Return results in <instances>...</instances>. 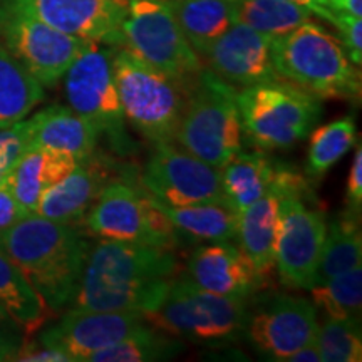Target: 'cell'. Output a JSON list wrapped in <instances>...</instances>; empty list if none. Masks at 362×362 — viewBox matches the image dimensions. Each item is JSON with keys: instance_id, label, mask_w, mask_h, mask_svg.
<instances>
[{"instance_id": "1", "label": "cell", "mask_w": 362, "mask_h": 362, "mask_svg": "<svg viewBox=\"0 0 362 362\" xmlns=\"http://www.w3.org/2000/svg\"><path fill=\"white\" fill-rule=\"evenodd\" d=\"M0 252L24 274L52 314L72 305L89 252L83 226L27 215L0 232Z\"/></svg>"}, {"instance_id": "2", "label": "cell", "mask_w": 362, "mask_h": 362, "mask_svg": "<svg viewBox=\"0 0 362 362\" xmlns=\"http://www.w3.org/2000/svg\"><path fill=\"white\" fill-rule=\"evenodd\" d=\"M272 61L279 78L298 86L320 101L361 99V71L341 40L312 21L272 39Z\"/></svg>"}, {"instance_id": "3", "label": "cell", "mask_w": 362, "mask_h": 362, "mask_svg": "<svg viewBox=\"0 0 362 362\" xmlns=\"http://www.w3.org/2000/svg\"><path fill=\"white\" fill-rule=\"evenodd\" d=\"M115 76L126 121L153 144L175 143L193 84L116 49Z\"/></svg>"}, {"instance_id": "4", "label": "cell", "mask_w": 362, "mask_h": 362, "mask_svg": "<svg viewBox=\"0 0 362 362\" xmlns=\"http://www.w3.org/2000/svg\"><path fill=\"white\" fill-rule=\"evenodd\" d=\"M248 302V298L208 292L188 275H176L161 305L144 317L151 327L170 336L206 346H225L245 336Z\"/></svg>"}, {"instance_id": "5", "label": "cell", "mask_w": 362, "mask_h": 362, "mask_svg": "<svg viewBox=\"0 0 362 362\" xmlns=\"http://www.w3.org/2000/svg\"><path fill=\"white\" fill-rule=\"evenodd\" d=\"M242 133L262 151L287 149L305 139L322 117V101L285 79L237 90Z\"/></svg>"}, {"instance_id": "6", "label": "cell", "mask_w": 362, "mask_h": 362, "mask_svg": "<svg viewBox=\"0 0 362 362\" xmlns=\"http://www.w3.org/2000/svg\"><path fill=\"white\" fill-rule=\"evenodd\" d=\"M242 141L237 89L203 67L189 93L175 143L221 170L242 151Z\"/></svg>"}, {"instance_id": "7", "label": "cell", "mask_w": 362, "mask_h": 362, "mask_svg": "<svg viewBox=\"0 0 362 362\" xmlns=\"http://www.w3.org/2000/svg\"><path fill=\"white\" fill-rule=\"evenodd\" d=\"M116 49L89 42L67 67L62 79L71 110L89 121L116 155L129 156L134 151V143L126 131V117L116 86Z\"/></svg>"}, {"instance_id": "8", "label": "cell", "mask_w": 362, "mask_h": 362, "mask_svg": "<svg viewBox=\"0 0 362 362\" xmlns=\"http://www.w3.org/2000/svg\"><path fill=\"white\" fill-rule=\"evenodd\" d=\"M81 226L104 240L175 250L178 232L158 208L155 198L133 180H115L90 206Z\"/></svg>"}, {"instance_id": "9", "label": "cell", "mask_w": 362, "mask_h": 362, "mask_svg": "<svg viewBox=\"0 0 362 362\" xmlns=\"http://www.w3.org/2000/svg\"><path fill=\"white\" fill-rule=\"evenodd\" d=\"M121 49L188 84H193L205 67L165 0H128Z\"/></svg>"}, {"instance_id": "10", "label": "cell", "mask_w": 362, "mask_h": 362, "mask_svg": "<svg viewBox=\"0 0 362 362\" xmlns=\"http://www.w3.org/2000/svg\"><path fill=\"white\" fill-rule=\"evenodd\" d=\"M89 40L72 37L33 13L0 0V45L44 88H54Z\"/></svg>"}, {"instance_id": "11", "label": "cell", "mask_w": 362, "mask_h": 362, "mask_svg": "<svg viewBox=\"0 0 362 362\" xmlns=\"http://www.w3.org/2000/svg\"><path fill=\"white\" fill-rule=\"evenodd\" d=\"M309 181L288 192L280 202V228L275 269L287 288H309L327 233L322 208H312Z\"/></svg>"}, {"instance_id": "12", "label": "cell", "mask_w": 362, "mask_h": 362, "mask_svg": "<svg viewBox=\"0 0 362 362\" xmlns=\"http://www.w3.org/2000/svg\"><path fill=\"white\" fill-rule=\"evenodd\" d=\"M139 185L168 206H187L223 197L221 171L175 143L155 144V151L139 175Z\"/></svg>"}, {"instance_id": "13", "label": "cell", "mask_w": 362, "mask_h": 362, "mask_svg": "<svg viewBox=\"0 0 362 362\" xmlns=\"http://www.w3.org/2000/svg\"><path fill=\"white\" fill-rule=\"evenodd\" d=\"M317 329L314 302L280 293L253 309L250 307L245 336L267 359L288 362L291 356L315 337Z\"/></svg>"}, {"instance_id": "14", "label": "cell", "mask_w": 362, "mask_h": 362, "mask_svg": "<svg viewBox=\"0 0 362 362\" xmlns=\"http://www.w3.org/2000/svg\"><path fill=\"white\" fill-rule=\"evenodd\" d=\"M151 327L146 317L138 312L86 310L71 307L56 324L47 325L37 341L64 352L69 361L88 362L94 352L112 346Z\"/></svg>"}, {"instance_id": "15", "label": "cell", "mask_w": 362, "mask_h": 362, "mask_svg": "<svg viewBox=\"0 0 362 362\" xmlns=\"http://www.w3.org/2000/svg\"><path fill=\"white\" fill-rule=\"evenodd\" d=\"M296 168L280 165L270 188L255 203L240 214L237 238L240 250L252 262L257 275L267 287L274 284L275 253L280 228V202L288 192L305 183Z\"/></svg>"}, {"instance_id": "16", "label": "cell", "mask_w": 362, "mask_h": 362, "mask_svg": "<svg viewBox=\"0 0 362 362\" xmlns=\"http://www.w3.org/2000/svg\"><path fill=\"white\" fill-rule=\"evenodd\" d=\"M178 259L171 248L139 245L101 238L88 257L79 285H115L178 275Z\"/></svg>"}, {"instance_id": "17", "label": "cell", "mask_w": 362, "mask_h": 362, "mask_svg": "<svg viewBox=\"0 0 362 362\" xmlns=\"http://www.w3.org/2000/svg\"><path fill=\"white\" fill-rule=\"evenodd\" d=\"M72 37L121 47L128 0H7Z\"/></svg>"}, {"instance_id": "18", "label": "cell", "mask_w": 362, "mask_h": 362, "mask_svg": "<svg viewBox=\"0 0 362 362\" xmlns=\"http://www.w3.org/2000/svg\"><path fill=\"white\" fill-rule=\"evenodd\" d=\"M208 69L233 88L282 79L272 61V37L233 22L202 56Z\"/></svg>"}, {"instance_id": "19", "label": "cell", "mask_w": 362, "mask_h": 362, "mask_svg": "<svg viewBox=\"0 0 362 362\" xmlns=\"http://www.w3.org/2000/svg\"><path fill=\"white\" fill-rule=\"evenodd\" d=\"M117 171L121 168H116V161L94 153L44 193L35 215L59 223L81 225L104 188L119 180Z\"/></svg>"}, {"instance_id": "20", "label": "cell", "mask_w": 362, "mask_h": 362, "mask_svg": "<svg viewBox=\"0 0 362 362\" xmlns=\"http://www.w3.org/2000/svg\"><path fill=\"white\" fill-rule=\"evenodd\" d=\"M187 269L188 277L198 287L218 296L250 300L255 293L267 288L252 262L232 240L194 248L188 257Z\"/></svg>"}, {"instance_id": "21", "label": "cell", "mask_w": 362, "mask_h": 362, "mask_svg": "<svg viewBox=\"0 0 362 362\" xmlns=\"http://www.w3.org/2000/svg\"><path fill=\"white\" fill-rule=\"evenodd\" d=\"M33 146L66 153L83 161L98 149L99 134L94 126L69 106L52 104L29 119Z\"/></svg>"}, {"instance_id": "22", "label": "cell", "mask_w": 362, "mask_h": 362, "mask_svg": "<svg viewBox=\"0 0 362 362\" xmlns=\"http://www.w3.org/2000/svg\"><path fill=\"white\" fill-rule=\"evenodd\" d=\"M78 163L66 153L30 146L8 175L7 187L27 214L34 215L44 193L74 170Z\"/></svg>"}, {"instance_id": "23", "label": "cell", "mask_w": 362, "mask_h": 362, "mask_svg": "<svg viewBox=\"0 0 362 362\" xmlns=\"http://www.w3.org/2000/svg\"><path fill=\"white\" fill-rule=\"evenodd\" d=\"M155 202L175 226L180 240L214 243L228 242L237 237L240 214L225 197L187 206L163 205L156 198Z\"/></svg>"}, {"instance_id": "24", "label": "cell", "mask_w": 362, "mask_h": 362, "mask_svg": "<svg viewBox=\"0 0 362 362\" xmlns=\"http://www.w3.org/2000/svg\"><path fill=\"white\" fill-rule=\"evenodd\" d=\"M173 279H153L115 285H79L71 307L86 310L138 312L146 315L161 305Z\"/></svg>"}, {"instance_id": "25", "label": "cell", "mask_w": 362, "mask_h": 362, "mask_svg": "<svg viewBox=\"0 0 362 362\" xmlns=\"http://www.w3.org/2000/svg\"><path fill=\"white\" fill-rule=\"evenodd\" d=\"M279 168L280 163L262 149L240 151L220 170L223 197L242 214L270 188Z\"/></svg>"}, {"instance_id": "26", "label": "cell", "mask_w": 362, "mask_h": 362, "mask_svg": "<svg viewBox=\"0 0 362 362\" xmlns=\"http://www.w3.org/2000/svg\"><path fill=\"white\" fill-rule=\"evenodd\" d=\"M361 215L344 210L327 223V233L309 288L329 282L344 272L361 265L362 235ZM307 288V291H309Z\"/></svg>"}, {"instance_id": "27", "label": "cell", "mask_w": 362, "mask_h": 362, "mask_svg": "<svg viewBox=\"0 0 362 362\" xmlns=\"http://www.w3.org/2000/svg\"><path fill=\"white\" fill-rule=\"evenodd\" d=\"M165 2L173 12L181 33L200 57L233 24L230 0H165Z\"/></svg>"}, {"instance_id": "28", "label": "cell", "mask_w": 362, "mask_h": 362, "mask_svg": "<svg viewBox=\"0 0 362 362\" xmlns=\"http://www.w3.org/2000/svg\"><path fill=\"white\" fill-rule=\"evenodd\" d=\"M0 309L6 310L30 337L42 329L51 310L44 304L29 280L6 253L0 252Z\"/></svg>"}, {"instance_id": "29", "label": "cell", "mask_w": 362, "mask_h": 362, "mask_svg": "<svg viewBox=\"0 0 362 362\" xmlns=\"http://www.w3.org/2000/svg\"><path fill=\"white\" fill-rule=\"evenodd\" d=\"M44 99V86L0 45V124L22 121Z\"/></svg>"}, {"instance_id": "30", "label": "cell", "mask_w": 362, "mask_h": 362, "mask_svg": "<svg viewBox=\"0 0 362 362\" xmlns=\"http://www.w3.org/2000/svg\"><path fill=\"white\" fill-rule=\"evenodd\" d=\"M230 4L233 22L272 39L291 33L314 16L307 7L284 0H230Z\"/></svg>"}, {"instance_id": "31", "label": "cell", "mask_w": 362, "mask_h": 362, "mask_svg": "<svg viewBox=\"0 0 362 362\" xmlns=\"http://www.w3.org/2000/svg\"><path fill=\"white\" fill-rule=\"evenodd\" d=\"M356 121L352 116L310 131L305 175L312 181L324 178L336 163L347 155L356 144Z\"/></svg>"}, {"instance_id": "32", "label": "cell", "mask_w": 362, "mask_h": 362, "mask_svg": "<svg viewBox=\"0 0 362 362\" xmlns=\"http://www.w3.org/2000/svg\"><path fill=\"white\" fill-rule=\"evenodd\" d=\"M185 351L180 337L149 327L123 341L94 352L88 362H153L171 361Z\"/></svg>"}, {"instance_id": "33", "label": "cell", "mask_w": 362, "mask_h": 362, "mask_svg": "<svg viewBox=\"0 0 362 362\" xmlns=\"http://www.w3.org/2000/svg\"><path fill=\"white\" fill-rule=\"evenodd\" d=\"M312 302L327 317L361 324L362 309V267L344 272L329 282L309 288Z\"/></svg>"}, {"instance_id": "34", "label": "cell", "mask_w": 362, "mask_h": 362, "mask_svg": "<svg viewBox=\"0 0 362 362\" xmlns=\"http://www.w3.org/2000/svg\"><path fill=\"white\" fill-rule=\"evenodd\" d=\"M322 362H359L362 361L361 324L327 319L315 334Z\"/></svg>"}, {"instance_id": "35", "label": "cell", "mask_w": 362, "mask_h": 362, "mask_svg": "<svg viewBox=\"0 0 362 362\" xmlns=\"http://www.w3.org/2000/svg\"><path fill=\"white\" fill-rule=\"evenodd\" d=\"M30 146L33 139H30L29 119L0 124V185L7 183L13 166Z\"/></svg>"}, {"instance_id": "36", "label": "cell", "mask_w": 362, "mask_h": 362, "mask_svg": "<svg viewBox=\"0 0 362 362\" xmlns=\"http://www.w3.org/2000/svg\"><path fill=\"white\" fill-rule=\"evenodd\" d=\"M317 17L327 21L336 27L339 33V40H341L344 49L351 62L357 67H361L362 62V21L361 17L349 16V13L330 12L327 8H322Z\"/></svg>"}, {"instance_id": "37", "label": "cell", "mask_w": 362, "mask_h": 362, "mask_svg": "<svg viewBox=\"0 0 362 362\" xmlns=\"http://www.w3.org/2000/svg\"><path fill=\"white\" fill-rule=\"evenodd\" d=\"M25 339L24 329L0 309V361H13Z\"/></svg>"}, {"instance_id": "38", "label": "cell", "mask_w": 362, "mask_h": 362, "mask_svg": "<svg viewBox=\"0 0 362 362\" xmlns=\"http://www.w3.org/2000/svg\"><path fill=\"white\" fill-rule=\"evenodd\" d=\"M13 361L21 362H71L64 352L54 349V347L44 346L37 339L30 341L29 337L22 342L21 349L17 351Z\"/></svg>"}, {"instance_id": "39", "label": "cell", "mask_w": 362, "mask_h": 362, "mask_svg": "<svg viewBox=\"0 0 362 362\" xmlns=\"http://www.w3.org/2000/svg\"><path fill=\"white\" fill-rule=\"evenodd\" d=\"M347 210L351 214L361 215V206H362V146L361 143H357L356 155L352 158L351 170H349V178H347Z\"/></svg>"}, {"instance_id": "40", "label": "cell", "mask_w": 362, "mask_h": 362, "mask_svg": "<svg viewBox=\"0 0 362 362\" xmlns=\"http://www.w3.org/2000/svg\"><path fill=\"white\" fill-rule=\"evenodd\" d=\"M29 215L24 210V206L17 202V198L13 197L11 188L7 187V183L0 185V232L8 228L17 221L25 218Z\"/></svg>"}, {"instance_id": "41", "label": "cell", "mask_w": 362, "mask_h": 362, "mask_svg": "<svg viewBox=\"0 0 362 362\" xmlns=\"http://www.w3.org/2000/svg\"><path fill=\"white\" fill-rule=\"evenodd\" d=\"M324 8L330 12L349 13V16H362V0H325Z\"/></svg>"}, {"instance_id": "42", "label": "cell", "mask_w": 362, "mask_h": 362, "mask_svg": "<svg viewBox=\"0 0 362 362\" xmlns=\"http://www.w3.org/2000/svg\"><path fill=\"white\" fill-rule=\"evenodd\" d=\"M288 362H320V351L319 346H317L315 337L302 349H298L296 354L291 356Z\"/></svg>"}, {"instance_id": "43", "label": "cell", "mask_w": 362, "mask_h": 362, "mask_svg": "<svg viewBox=\"0 0 362 362\" xmlns=\"http://www.w3.org/2000/svg\"><path fill=\"white\" fill-rule=\"evenodd\" d=\"M284 2H292V4H297V6L307 7L312 13L319 16L320 11L324 8L325 0H284Z\"/></svg>"}]
</instances>
